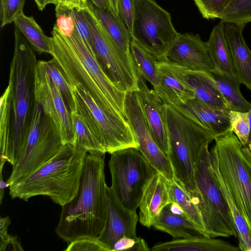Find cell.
<instances>
[{"label": "cell", "mask_w": 251, "mask_h": 251, "mask_svg": "<svg viewBox=\"0 0 251 251\" xmlns=\"http://www.w3.org/2000/svg\"><path fill=\"white\" fill-rule=\"evenodd\" d=\"M51 33L50 54L60 66L71 89L81 85L102 109L126 120V93L119 90L108 78L76 28L70 37L62 35L55 25Z\"/></svg>", "instance_id": "obj_1"}, {"label": "cell", "mask_w": 251, "mask_h": 251, "mask_svg": "<svg viewBox=\"0 0 251 251\" xmlns=\"http://www.w3.org/2000/svg\"><path fill=\"white\" fill-rule=\"evenodd\" d=\"M105 153L88 152L76 196L62 206L57 235L68 243L83 236L98 237L107 213Z\"/></svg>", "instance_id": "obj_2"}, {"label": "cell", "mask_w": 251, "mask_h": 251, "mask_svg": "<svg viewBox=\"0 0 251 251\" xmlns=\"http://www.w3.org/2000/svg\"><path fill=\"white\" fill-rule=\"evenodd\" d=\"M87 153L76 145L65 144L51 160L10 186V196L26 201L34 196H46L62 206L77 193Z\"/></svg>", "instance_id": "obj_3"}, {"label": "cell", "mask_w": 251, "mask_h": 251, "mask_svg": "<svg viewBox=\"0 0 251 251\" xmlns=\"http://www.w3.org/2000/svg\"><path fill=\"white\" fill-rule=\"evenodd\" d=\"M14 50L8 86L11 101V135L7 151L0 159L13 165L19 153L36 104L35 75L37 61L32 47L15 28Z\"/></svg>", "instance_id": "obj_4"}, {"label": "cell", "mask_w": 251, "mask_h": 251, "mask_svg": "<svg viewBox=\"0 0 251 251\" xmlns=\"http://www.w3.org/2000/svg\"><path fill=\"white\" fill-rule=\"evenodd\" d=\"M169 149L175 179L189 195L198 193L195 169L201 150L216 136L181 106L165 104Z\"/></svg>", "instance_id": "obj_5"}, {"label": "cell", "mask_w": 251, "mask_h": 251, "mask_svg": "<svg viewBox=\"0 0 251 251\" xmlns=\"http://www.w3.org/2000/svg\"><path fill=\"white\" fill-rule=\"evenodd\" d=\"M210 151L212 170L221 188L244 217L251 235V153L230 130L216 136Z\"/></svg>", "instance_id": "obj_6"}, {"label": "cell", "mask_w": 251, "mask_h": 251, "mask_svg": "<svg viewBox=\"0 0 251 251\" xmlns=\"http://www.w3.org/2000/svg\"><path fill=\"white\" fill-rule=\"evenodd\" d=\"M207 142L195 169L198 193L190 196L198 207L209 237H237L232 211L212 170Z\"/></svg>", "instance_id": "obj_7"}, {"label": "cell", "mask_w": 251, "mask_h": 251, "mask_svg": "<svg viewBox=\"0 0 251 251\" xmlns=\"http://www.w3.org/2000/svg\"><path fill=\"white\" fill-rule=\"evenodd\" d=\"M64 145L53 120L36 101L19 153L7 180L9 186L51 160Z\"/></svg>", "instance_id": "obj_8"}, {"label": "cell", "mask_w": 251, "mask_h": 251, "mask_svg": "<svg viewBox=\"0 0 251 251\" xmlns=\"http://www.w3.org/2000/svg\"><path fill=\"white\" fill-rule=\"evenodd\" d=\"M110 154V187L125 207L136 211L146 187L157 172L138 148L123 149Z\"/></svg>", "instance_id": "obj_9"}, {"label": "cell", "mask_w": 251, "mask_h": 251, "mask_svg": "<svg viewBox=\"0 0 251 251\" xmlns=\"http://www.w3.org/2000/svg\"><path fill=\"white\" fill-rule=\"evenodd\" d=\"M132 40L157 60L164 59L178 36L170 14L154 0H134Z\"/></svg>", "instance_id": "obj_10"}, {"label": "cell", "mask_w": 251, "mask_h": 251, "mask_svg": "<svg viewBox=\"0 0 251 251\" xmlns=\"http://www.w3.org/2000/svg\"><path fill=\"white\" fill-rule=\"evenodd\" d=\"M75 109L84 119L103 146L106 152L138 145L127 120L111 114L100 107L81 85L72 89Z\"/></svg>", "instance_id": "obj_11"}, {"label": "cell", "mask_w": 251, "mask_h": 251, "mask_svg": "<svg viewBox=\"0 0 251 251\" xmlns=\"http://www.w3.org/2000/svg\"><path fill=\"white\" fill-rule=\"evenodd\" d=\"M125 112L136 140L138 148L156 171L171 182L175 180L171 164L150 132L137 91L126 93Z\"/></svg>", "instance_id": "obj_12"}, {"label": "cell", "mask_w": 251, "mask_h": 251, "mask_svg": "<svg viewBox=\"0 0 251 251\" xmlns=\"http://www.w3.org/2000/svg\"><path fill=\"white\" fill-rule=\"evenodd\" d=\"M84 12L97 60L107 76L121 91H137L138 79L131 75L118 56L88 0Z\"/></svg>", "instance_id": "obj_13"}, {"label": "cell", "mask_w": 251, "mask_h": 251, "mask_svg": "<svg viewBox=\"0 0 251 251\" xmlns=\"http://www.w3.org/2000/svg\"><path fill=\"white\" fill-rule=\"evenodd\" d=\"M35 99L53 120L64 144L74 145L71 112L60 91L49 77L40 61L37 62L36 70Z\"/></svg>", "instance_id": "obj_14"}, {"label": "cell", "mask_w": 251, "mask_h": 251, "mask_svg": "<svg viewBox=\"0 0 251 251\" xmlns=\"http://www.w3.org/2000/svg\"><path fill=\"white\" fill-rule=\"evenodd\" d=\"M164 59L188 70L217 73L206 42L199 34L179 33Z\"/></svg>", "instance_id": "obj_15"}, {"label": "cell", "mask_w": 251, "mask_h": 251, "mask_svg": "<svg viewBox=\"0 0 251 251\" xmlns=\"http://www.w3.org/2000/svg\"><path fill=\"white\" fill-rule=\"evenodd\" d=\"M139 217L136 211L125 207L110 187H107V213L104 228L99 239L112 251L114 244L124 237L136 238Z\"/></svg>", "instance_id": "obj_16"}, {"label": "cell", "mask_w": 251, "mask_h": 251, "mask_svg": "<svg viewBox=\"0 0 251 251\" xmlns=\"http://www.w3.org/2000/svg\"><path fill=\"white\" fill-rule=\"evenodd\" d=\"M138 87L137 92L151 135L161 151L167 155L169 143L165 104L141 76H138Z\"/></svg>", "instance_id": "obj_17"}, {"label": "cell", "mask_w": 251, "mask_h": 251, "mask_svg": "<svg viewBox=\"0 0 251 251\" xmlns=\"http://www.w3.org/2000/svg\"><path fill=\"white\" fill-rule=\"evenodd\" d=\"M88 2L118 56L131 75L138 79L130 50L131 35L123 20L109 10L98 8L90 0Z\"/></svg>", "instance_id": "obj_18"}, {"label": "cell", "mask_w": 251, "mask_h": 251, "mask_svg": "<svg viewBox=\"0 0 251 251\" xmlns=\"http://www.w3.org/2000/svg\"><path fill=\"white\" fill-rule=\"evenodd\" d=\"M160 83L155 91L166 105L179 106L195 98L193 89L183 78L177 65L165 59L157 60Z\"/></svg>", "instance_id": "obj_19"}, {"label": "cell", "mask_w": 251, "mask_h": 251, "mask_svg": "<svg viewBox=\"0 0 251 251\" xmlns=\"http://www.w3.org/2000/svg\"><path fill=\"white\" fill-rule=\"evenodd\" d=\"M171 202L169 182L156 172L146 187L138 207L140 224L148 228L153 226L161 210Z\"/></svg>", "instance_id": "obj_20"}, {"label": "cell", "mask_w": 251, "mask_h": 251, "mask_svg": "<svg viewBox=\"0 0 251 251\" xmlns=\"http://www.w3.org/2000/svg\"><path fill=\"white\" fill-rule=\"evenodd\" d=\"M153 227L167 233L174 239L188 238L202 235L206 232L195 224L176 203L171 202L161 210Z\"/></svg>", "instance_id": "obj_21"}, {"label": "cell", "mask_w": 251, "mask_h": 251, "mask_svg": "<svg viewBox=\"0 0 251 251\" xmlns=\"http://www.w3.org/2000/svg\"><path fill=\"white\" fill-rule=\"evenodd\" d=\"M244 26L233 23H224V34L236 75L240 83L251 91V50L243 37Z\"/></svg>", "instance_id": "obj_22"}, {"label": "cell", "mask_w": 251, "mask_h": 251, "mask_svg": "<svg viewBox=\"0 0 251 251\" xmlns=\"http://www.w3.org/2000/svg\"><path fill=\"white\" fill-rule=\"evenodd\" d=\"M184 80L195 92V98L215 108L230 110L212 73L188 70L177 65Z\"/></svg>", "instance_id": "obj_23"}, {"label": "cell", "mask_w": 251, "mask_h": 251, "mask_svg": "<svg viewBox=\"0 0 251 251\" xmlns=\"http://www.w3.org/2000/svg\"><path fill=\"white\" fill-rule=\"evenodd\" d=\"M210 58L217 73L239 82L234 70L230 51L224 31V22L218 23L212 29L206 42Z\"/></svg>", "instance_id": "obj_24"}, {"label": "cell", "mask_w": 251, "mask_h": 251, "mask_svg": "<svg viewBox=\"0 0 251 251\" xmlns=\"http://www.w3.org/2000/svg\"><path fill=\"white\" fill-rule=\"evenodd\" d=\"M179 106L216 136L231 130L229 110L214 108L196 98Z\"/></svg>", "instance_id": "obj_25"}, {"label": "cell", "mask_w": 251, "mask_h": 251, "mask_svg": "<svg viewBox=\"0 0 251 251\" xmlns=\"http://www.w3.org/2000/svg\"><path fill=\"white\" fill-rule=\"evenodd\" d=\"M153 251H239V247L216 238L202 235L188 238L175 239L156 244Z\"/></svg>", "instance_id": "obj_26"}, {"label": "cell", "mask_w": 251, "mask_h": 251, "mask_svg": "<svg viewBox=\"0 0 251 251\" xmlns=\"http://www.w3.org/2000/svg\"><path fill=\"white\" fill-rule=\"evenodd\" d=\"M15 28L28 41L32 48L40 53L50 54V37H48L32 16H26L24 12L14 21Z\"/></svg>", "instance_id": "obj_27"}, {"label": "cell", "mask_w": 251, "mask_h": 251, "mask_svg": "<svg viewBox=\"0 0 251 251\" xmlns=\"http://www.w3.org/2000/svg\"><path fill=\"white\" fill-rule=\"evenodd\" d=\"M130 50L137 75L149 82L156 91L160 83L156 66L157 59L133 40L131 42Z\"/></svg>", "instance_id": "obj_28"}, {"label": "cell", "mask_w": 251, "mask_h": 251, "mask_svg": "<svg viewBox=\"0 0 251 251\" xmlns=\"http://www.w3.org/2000/svg\"><path fill=\"white\" fill-rule=\"evenodd\" d=\"M74 134V145L88 152H100L105 150L83 117L77 111L71 113Z\"/></svg>", "instance_id": "obj_29"}, {"label": "cell", "mask_w": 251, "mask_h": 251, "mask_svg": "<svg viewBox=\"0 0 251 251\" xmlns=\"http://www.w3.org/2000/svg\"><path fill=\"white\" fill-rule=\"evenodd\" d=\"M212 75L230 110L248 112L251 108V103L242 95L239 88L241 83L218 74L212 73Z\"/></svg>", "instance_id": "obj_30"}, {"label": "cell", "mask_w": 251, "mask_h": 251, "mask_svg": "<svg viewBox=\"0 0 251 251\" xmlns=\"http://www.w3.org/2000/svg\"><path fill=\"white\" fill-rule=\"evenodd\" d=\"M45 72L60 91L71 113L76 110L75 99L66 76L57 62L52 58L49 61H40Z\"/></svg>", "instance_id": "obj_31"}, {"label": "cell", "mask_w": 251, "mask_h": 251, "mask_svg": "<svg viewBox=\"0 0 251 251\" xmlns=\"http://www.w3.org/2000/svg\"><path fill=\"white\" fill-rule=\"evenodd\" d=\"M169 195L171 201L177 204L195 224L206 232L198 207L186 190L175 179L169 182Z\"/></svg>", "instance_id": "obj_32"}, {"label": "cell", "mask_w": 251, "mask_h": 251, "mask_svg": "<svg viewBox=\"0 0 251 251\" xmlns=\"http://www.w3.org/2000/svg\"><path fill=\"white\" fill-rule=\"evenodd\" d=\"M11 101L10 88L8 85L0 99V157L5 154L11 135Z\"/></svg>", "instance_id": "obj_33"}, {"label": "cell", "mask_w": 251, "mask_h": 251, "mask_svg": "<svg viewBox=\"0 0 251 251\" xmlns=\"http://www.w3.org/2000/svg\"><path fill=\"white\" fill-rule=\"evenodd\" d=\"M220 19L245 26L251 22V0H231Z\"/></svg>", "instance_id": "obj_34"}, {"label": "cell", "mask_w": 251, "mask_h": 251, "mask_svg": "<svg viewBox=\"0 0 251 251\" xmlns=\"http://www.w3.org/2000/svg\"><path fill=\"white\" fill-rule=\"evenodd\" d=\"M73 4L62 1L55 5L56 23L54 25L60 32L67 37H71L76 28Z\"/></svg>", "instance_id": "obj_35"}, {"label": "cell", "mask_w": 251, "mask_h": 251, "mask_svg": "<svg viewBox=\"0 0 251 251\" xmlns=\"http://www.w3.org/2000/svg\"><path fill=\"white\" fill-rule=\"evenodd\" d=\"M85 5L86 4H73L72 10L75 19L76 29L89 52L97 58L93 48L91 32L85 15Z\"/></svg>", "instance_id": "obj_36"}, {"label": "cell", "mask_w": 251, "mask_h": 251, "mask_svg": "<svg viewBox=\"0 0 251 251\" xmlns=\"http://www.w3.org/2000/svg\"><path fill=\"white\" fill-rule=\"evenodd\" d=\"M228 116L231 130L238 137L244 147H247L250 128L248 112H242L229 110Z\"/></svg>", "instance_id": "obj_37"}, {"label": "cell", "mask_w": 251, "mask_h": 251, "mask_svg": "<svg viewBox=\"0 0 251 251\" xmlns=\"http://www.w3.org/2000/svg\"><path fill=\"white\" fill-rule=\"evenodd\" d=\"M202 16L206 19H220L231 0H194Z\"/></svg>", "instance_id": "obj_38"}, {"label": "cell", "mask_w": 251, "mask_h": 251, "mask_svg": "<svg viewBox=\"0 0 251 251\" xmlns=\"http://www.w3.org/2000/svg\"><path fill=\"white\" fill-rule=\"evenodd\" d=\"M25 0H0V27L14 22L18 15L23 12Z\"/></svg>", "instance_id": "obj_39"}, {"label": "cell", "mask_w": 251, "mask_h": 251, "mask_svg": "<svg viewBox=\"0 0 251 251\" xmlns=\"http://www.w3.org/2000/svg\"><path fill=\"white\" fill-rule=\"evenodd\" d=\"M65 251H109L98 237L83 236L68 244Z\"/></svg>", "instance_id": "obj_40"}, {"label": "cell", "mask_w": 251, "mask_h": 251, "mask_svg": "<svg viewBox=\"0 0 251 251\" xmlns=\"http://www.w3.org/2000/svg\"><path fill=\"white\" fill-rule=\"evenodd\" d=\"M151 251L145 240L141 237H124L119 240L114 245L112 251Z\"/></svg>", "instance_id": "obj_41"}, {"label": "cell", "mask_w": 251, "mask_h": 251, "mask_svg": "<svg viewBox=\"0 0 251 251\" xmlns=\"http://www.w3.org/2000/svg\"><path fill=\"white\" fill-rule=\"evenodd\" d=\"M118 9L119 15L131 33L135 16L134 0H118Z\"/></svg>", "instance_id": "obj_42"}, {"label": "cell", "mask_w": 251, "mask_h": 251, "mask_svg": "<svg viewBox=\"0 0 251 251\" xmlns=\"http://www.w3.org/2000/svg\"><path fill=\"white\" fill-rule=\"evenodd\" d=\"M11 223L8 216L1 217L0 219V245L6 243L12 236L8 232V227Z\"/></svg>", "instance_id": "obj_43"}, {"label": "cell", "mask_w": 251, "mask_h": 251, "mask_svg": "<svg viewBox=\"0 0 251 251\" xmlns=\"http://www.w3.org/2000/svg\"><path fill=\"white\" fill-rule=\"evenodd\" d=\"M24 251L17 236L12 235L11 237L4 244L0 245V251Z\"/></svg>", "instance_id": "obj_44"}, {"label": "cell", "mask_w": 251, "mask_h": 251, "mask_svg": "<svg viewBox=\"0 0 251 251\" xmlns=\"http://www.w3.org/2000/svg\"><path fill=\"white\" fill-rule=\"evenodd\" d=\"M108 10L115 16H119L118 0H106Z\"/></svg>", "instance_id": "obj_45"}, {"label": "cell", "mask_w": 251, "mask_h": 251, "mask_svg": "<svg viewBox=\"0 0 251 251\" xmlns=\"http://www.w3.org/2000/svg\"><path fill=\"white\" fill-rule=\"evenodd\" d=\"M97 7L102 10H108L106 0H90Z\"/></svg>", "instance_id": "obj_46"}, {"label": "cell", "mask_w": 251, "mask_h": 251, "mask_svg": "<svg viewBox=\"0 0 251 251\" xmlns=\"http://www.w3.org/2000/svg\"><path fill=\"white\" fill-rule=\"evenodd\" d=\"M34 1L40 11L43 10L48 5L47 0H34Z\"/></svg>", "instance_id": "obj_47"}, {"label": "cell", "mask_w": 251, "mask_h": 251, "mask_svg": "<svg viewBox=\"0 0 251 251\" xmlns=\"http://www.w3.org/2000/svg\"><path fill=\"white\" fill-rule=\"evenodd\" d=\"M248 119H249V123L250 131H249V137H248L247 146L249 144H251V108L250 109V110L248 111Z\"/></svg>", "instance_id": "obj_48"}, {"label": "cell", "mask_w": 251, "mask_h": 251, "mask_svg": "<svg viewBox=\"0 0 251 251\" xmlns=\"http://www.w3.org/2000/svg\"><path fill=\"white\" fill-rule=\"evenodd\" d=\"M64 1H66L70 3L75 4H83L80 0H64Z\"/></svg>", "instance_id": "obj_49"}, {"label": "cell", "mask_w": 251, "mask_h": 251, "mask_svg": "<svg viewBox=\"0 0 251 251\" xmlns=\"http://www.w3.org/2000/svg\"><path fill=\"white\" fill-rule=\"evenodd\" d=\"M64 1V0H47L48 4L51 3L54 5L57 4L59 2Z\"/></svg>", "instance_id": "obj_50"}, {"label": "cell", "mask_w": 251, "mask_h": 251, "mask_svg": "<svg viewBox=\"0 0 251 251\" xmlns=\"http://www.w3.org/2000/svg\"><path fill=\"white\" fill-rule=\"evenodd\" d=\"M80 0L82 2V3H83V4H86V3L87 1V0Z\"/></svg>", "instance_id": "obj_51"}, {"label": "cell", "mask_w": 251, "mask_h": 251, "mask_svg": "<svg viewBox=\"0 0 251 251\" xmlns=\"http://www.w3.org/2000/svg\"><path fill=\"white\" fill-rule=\"evenodd\" d=\"M247 147L249 148V150H250V151H251V144H249V145H248Z\"/></svg>", "instance_id": "obj_52"}]
</instances>
